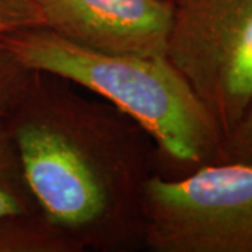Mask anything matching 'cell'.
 Here are the masks:
<instances>
[{
  "mask_svg": "<svg viewBox=\"0 0 252 252\" xmlns=\"http://www.w3.org/2000/svg\"><path fill=\"white\" fill-rule=\"evenodd\" d=\"M6 121L34 198L76 251L143 245V189L158 154L142 126L44 72H32Z\"/></svg>",
  "mask_w": 252,
  "mask_h": 252,
  "instance_id": "6da1fadb",
  "label": "cell"
},
{
  "mask_svg": "<svg viewBox=\"0 0 252 252\" xmlns=\"http://www.w3.org/2000/svg\"><path fill=\"white\" fill-rule=\"evenodd\" d=\"M0 44L28 70L72 81L132 118L152 137L164 177L221 162V130L168 58L104 54L45 27L10 31Z\"/></svg>",
  "mask_w": 252,
  "mask_h": 252,
  "instance_id": "7a4b0ae2",
  "label": "cell"
},
{
  "mask_svg": "<svg viewBox=\"0 0 252 252\" xmlns=\"http://www.w3.org/2000/svg\"><path fill=\"white\" fill-rule=\"evenodd\" d=\"M143 245L154 252H252V165L215 162L168 178L142 200Z\"/></svg>",
  "mask_w": 252,
  "mask_h": 252,
  "instance_id": "3957f363",
  "label": "cell"
},
{
  "mask_svg": "<svg viewBox=\"0 0 252 252\" xmlns=\"http://www.w3.org/2000/svg\"><path fill=\"white\" fill-rule=\"evenodd\" d=\"M167 58L228 135L252 102V0H174Z\"/></svg>",
  "mask_w": 252,
  "mask_h": 252,
  "instance_id": "277c9868",
  "label": "cell"
},
{
  "mask_svg": "<svg viewBox=\"0 0 252 252\" xmlns=\"http://www.w3.org/2000/svg\"><path fill=\"white\" fill-rule=\"evenodd\" d=\"M44 24L77 45L112 55L167 58L172 0H38Z\"/></svg>",
  "mask_w": 252,
  "mask_h": 252,
  "instance_id": "5b68a950",
  "label": "cell"
},
{
  "mask_svg": "<svg viewBox=\"0 0 252 252\" xmlns=\"http://www.w3.org/2000/svg\"><path fill=\"white\" fill-rule=\"evenodd\" d=\"M44 215L34 198L6 117H0V219Z\"/></svg>",
  "mask_w": 252,
  "mask_h": 252,
  "instance_id": "8992f818",
  "label": "cell"
},
{
  "mask_svg": "<svg viewBox=\"0 0 252 252\" xmlns=\"http://www.w3.org/2000/svg\"><path fill=\"white\" fill-rule=\"evenodd\" d=\"M0 252H77L44 215L0 219Z\"/></svg>",
  "mask_w": 252,
  "mask_h": 252,
  "instance_id": "52a82bcc",
  "label": "cell"
},
{
  "mask_svg": "<svg viewBox=\"0 0 252 252\" xmlns=\"http://www.w3.org/2000/svg\"><path fill=\"white\" fill-rule=\"evenodd\" d=\"M28 70L0 44V117H7L24 94L31 80Z\"/></svg>",
  "mask_w": 252,
  "mask_h": 252,
  "instance_id": "ba28073f",
  "label": "cell"
},
{
  "mask_svg": "<svg viewBox=\"0 0 252 252\" xmlns=\"http://www.w3.org/2000/svg\"><path fill=\"white\" fill-rule=\"evenodd\" d=\"M38 0H0V35L20 28L42 27Z\"/></svg>",
  "mask_w": 252,
  "mask_h": 252,
  "instance_id": "9c48e42d",
  "label": "cell"
},
{
  "mask_svg": "<svg viewBox=\"0 0 252 252\" xmlns=\"http://www.w3.org/2000/svg\"><path fill=\"white\" fill-rule=\"evenodd\" d=\"M225 161L252 165V102L224 136L221 162Z\"/></svg>",
  "mask_w": 252,
  "mask_h": 252,
  "instance_id": "30bf717a",
  "label": "cell"
},
{
  "mask_svg": "<svg viewBox=\"0 0 252 252\" xmlns=\"http://www.w3.org/2000/svg\"><path fill=\"white\" fill-rule=\"evenodd\" d=\"M172 1H174V0H172Z\"/></svg>",
  "mask_w": 252,
  "mask_h": 252,
  "instance_id": "8fae6325",
  "label": "cell"
}]
</instances>
